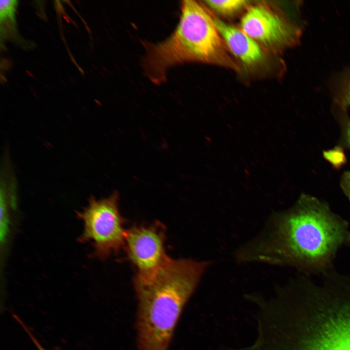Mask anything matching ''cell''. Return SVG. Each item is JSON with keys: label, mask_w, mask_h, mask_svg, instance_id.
<instances>
[{"label": "cell", "mask_w": 350, "mask_h": 350, "mask_svg": "<svg viewBox=\"0 0 350 350\" xmlns=\"http://www.w3.org/2000/svg\"><path fill=\"white\" fill-rule=\"evenodd\" d=\"M255 350H350V280L306 278L283 289Z\"/></svg>", "instance_id": "cell-1"}, {"label": "cell", "mask_w": 350, "mask_h": 350, "mask_svg": "<svg viewBox=\"0 0 350 350\" xmlns=\"http://www.w3.org/2000/svg\"><path fill=\"white\" fill-rule=\"evenodd\" d=\"M350 245L349 222L315 196L301 193L288 209L269 216L260 233L235 253L239 263L290 267L320 276L334 268L339 250Z\"/></svg>", "instance_id": "cell-2"}, {"label": "cell", "mask_w": 350, "mask_h": 350, "mask_svg": "<svg viewBox=\"0 0 350 350\" xmlns=\"http://www.w3.org/2000/svg\"><path fill=\"white\" fill-rule=\"evenodd\" d=\"M210 262L171 259L152 277H135L138 350H168L183 309Z\"/></svg>", "instance_id": "cell-3"}, {"label": "cell", "mask_w": 350, "mask_h": 350, "mask_svg": "<svg viewBox=\"0 0 350 350\" xmlns=\"http://www.w3.org/2000/svg\"><path fill=\"white\" fill-rule=\"evenodd\" d=\"M145 44L143 67L145 74L155 84L164 81L170 68L187 62L239 70L228 53L213 17L195 0L182 1L179 22L170 36L158 43Z\"/></svg>", "instance_id": "cell-4"}, {"label": "cell", "mask_w": 350, "mask_h": 350, "mask_svg": "<svg viewBox=\"0 0 350 350\" xmlns=\"http://www.w3.org/2000/svg\"><path fill=\"white\" fill-rule=\"evenodd\" d=\"M119 199L117 191L106 198L92 197L84 210L77 212L84 227L80 240L90 242L97 257L105 259L117 252L124 244L126 230L119 211Z\"/></svg>", "instance_id": "cell-5"}, {"label": "cell", "mask_w": 350, "mask_h": 350, "mask_svg": "<svg viewBox=\"0 0 350 350\" xmlns=\"http://www.w3.org/2000/svg\"><path fill=\"white\" fill-rule=\"evenodd\" d=\"M240 27L260 46L276 52L297 45L302 35L300 26L264 3L250 6Z\"/></svg>", "instance_id": "cell-6"}, {"label": "cell", "mask_w": 350, "mask_h": 350, "mask_svg": "<svg viewBox=\"0 0 350 350\" xmlns=\"http://www.w3.org/2000/svg\"><path fill=\"white\" fill-rule=\"evenodd\" d=\"M165 239L164 226L158 222L126 230L124 245L129 260L136 269V276L149 278L171 260L164 248Z\"/></svg>", "instance_id": "cell-7"}, {"label": "cell", "mask_w": 350, "mask_h": 350, "mask_svg": "<svg viewBox=\"0 0 350 350\" xmlns=\"http://www.w3.org/2000/svg\"><path fill=\"white\" fill-rule=\"evenodd\" d=\"M213 18L228 50L235 57L248 66H255L263 61L264 55L261 46L241 28Z\"/></svg>", "instance_id": "cell-8"}, {"label": "cell", "mask_w": 350, "mask_h": 350, "mask_svg": "<svg viewBox=\"0 0 350 350\" xmlns=\"http://www.w3.org/2000/svg\"><path fill=\"white\" fill-rule=\"evenodd\" d=\"M18 1L15 0H1L0 1V39L11 38L21 45H27V41L21 38L16 27V13Z\"/></svg>", "instance_id": "cell-9"}, {"label": "cell", "mask_w": 350, "mask_h": 350, "mask_svg": "<svg viewBox=\"0 0 350 350\" xmlns=\"http://www.w3.org/2000/svg\"><path fill=\"white\" fill-rule=\"evenodd\" d=\"M331 85L334 109L347 111L350 107V67L337 74Z\"/></svg>", "instance_id": "cell-10"}, {"label": "cell", "mask_w": 350, "mask_h": 350, "mask_svg": "<svg viewBox=\"0 0 350 350\" xmlns=\"http://www.w3.org/2000/svg\"><path fill=\"white\" fill-rule=\"evenodd\" d=\"M205 3L213 10L223 15H233L247 6V0H205Z\"/></svg>", "instance_id": "cell-11"}, {"label": "cell", "mask_w": 350, "mask_h": 350, "mask_svg": "<svg viewBox=\"0 0 350 350\" xmlns=\"http://www.w3.org/2000/svg\"><path fill=\"white\" fill-rule=\"evenodd\" d=\"M323 158L329 162L335 169L339 170L347 162V158L341 145L324 150L322 152Z\"/></svg>", "instance_id": "cell-12"}, {"label": "cell", "mask_w": 350, "mask_h": 350, "mask_svg": "<svg viewBox=\"0 0 350 350\" xmlns=\"http://www.w3.org/2000/svg\"><path fill=\"white\" fill-rule=\"evenodd\" d=\"M334 110L337 113L341 126L340 145L343 147L350 149V118L346 111Z\"/></svg>", "instance_id": "cell-13"}, {"label": "cell", "mask_w": 350, "mask_h": 350, "mask_svg": "<svg viewBox=\"0 0 350 350\" xmlns=\"http://www.w3.org/2000/svg\"><path fill=\"white\" fill-rule=\"evenodd\" d=\"M340 186L344 194L350 202V170L345 172L342 175Z\"/></svg>", "instance_id": "cell-14"}, {"label": "cell", "mask_w": 350, "mask_h": 350, "mask_svg": "<svg viewBox=\"0 0 350 350\" xmlns=\"http://www.w3.org/2000/svg\"><path fill=\"white\" fill-rule=\"evenodd\" d=\"M19 323L21 324V325L22 326V327L23 328L24 330L26 332L27 334L29 335L31 339L32 340L33 343L36 346L38 350H47L46 349H45L43 347H42V346L40 344V343L38 342V341L36 339L35 337V336H34L33 334L30 331L29 329L27 327V326L23 323V322L21 320L19 321Z\"/></svg>", "instance_id": "cell-15"}]
</instances>
